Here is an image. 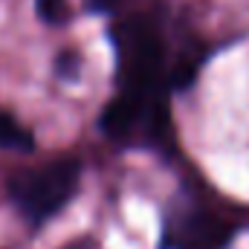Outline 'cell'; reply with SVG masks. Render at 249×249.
<instances>
[{"label":"cell","mask_w":249,"mask_h":249,"mask_svg":"<svg viewBox=\"0 0 249 249\" xmlns=\"http://www.w3.org/2000/svg\"><path fill=\"white\" fill-rule=\"evenodd\" d=\"M116 93L102 110V130L116 145H145L165 151L174 145L168 96L171 61L160 20L154 15H127L113 32Z\"/></svg>","instance_id":"1"},{"label":"cell","mask_w":249,"mask_h":249,"mask_svg":"<svg viewBox=\"0 0 249 249\" xmlns=\"http://www.w3.org/2000/svg\"><path fill=\"white\" fill-rule=\"evenodd\" d=\"M81 186L78 157H55L41 165L20 168L9 177V200L29 226H44L61 214Z\"/></svg>","instance_id":"2"},{"label":"cell","mask_w":249,"mask_h":249,"mask_svg":"<svg viewBox=\"0 0 249 249\" xmlns=\"http://www.w3.org/2000/svg\"><path fill=\"white\" fill-rule=\"evenodd\" d=\"M238 229L241 220L223 206L186 200L165 214L160 249H226Z\"/></svg>","instance_id":"3"},{"label":"cell","mask_w":249,"mask_h":249,"mask_svg":"<svg viewBox=\"0 0 249 249\" xmlns=\"http://www.w3.org/2000/svg\"><path fill=\"white\" fill-rule=\"evenodd\" d=\"M0 148H9V151H32L35 148V139H32V130L26 124H20L12 113L0 110Z\"/></svg>","instance_id":"4"},{"label":"cell","mask_w":249,"mask_h":249,"mask_svg":"<svg viewBox=\"0 0 249 249\" xmlns=\"http://www.w3.org/2000/svg\"><path fill=\"white\" fill-rule=\"evenodd\" d=\"M41 15L47 20H61L64 18V0H41Z\"/></svg>","instance_id":"5"}]
</instances>
